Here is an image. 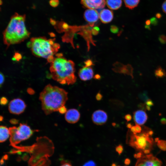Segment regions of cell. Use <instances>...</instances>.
Instances as JSON below:
<instances>
[{"label":"cell","instance_id":"obj_1","mask_svg":"<svg viewBox=\"0 0 166 166\" xmlns=\"http://www.w3.org/2000/svg\"><path fill=\"white\" fill-rule=\"evenodd\" d=\"M68 99V93L65 89L50 84L45 87L39 97L42 109L46 115L58 111Z\"/></svg>","mask_w":166,"mask_h":166},{"label":"cell","instance_id":"obj_2","mask_svg":"<svg viewBox=\"0 0 166 166\" xmlns=\"http://www.w3.org/2000/svg\"><path fill=\"white\" fill-rule=\"evenodd\" d=\"M50 68L52 78L61 84L73 85L76 81L75 64L61 56L54 58Z\"/></svg>","mask_w":166,"mask_h":166},{"label":"cell","instance_id":"obj_3","mask_svg":"<svg viewBox=\"0 0 166 166\" xmlns=\"http://www.w3.org/2000/svg\"><path fill=\"white\" fill-rule=\"evenodd\" d=\"M25 21L24 15L15 13L11 17L3 33L4 42L7 47L11 45L20 43L29 37L30 33L26 28Z\"/></svg>","mask_w":166,"mask_h":166},{"label":"cell","instance_id":"obj_4","mask_svg":"<svg viewBox=\"0 0 166 166\" xmlns=\"http://www.w3.org/2000/svg\"><path fill=\"white\" fill-rule=\"evenodd\" d=\"M27 46L34 55L46 58L50 62L53 60V56L60 47V45L54 43L53 40L43 37L32 38Z\"/></svg>","mask_w":166,"mask_h":166},{"label":"cell","instance_id":"obj_5","mask_svg":"<svg viewBox=\"0 0 166 166\" xmlns=\"http://www.w3.org/2000/svg\"><path fill=\"white\" fill-rule=\"evenodd\" d=\"M150 130H149L148 128L144 127L140 133L136 134L132 133V134L130 136V144L144 153H149L153 143L151 135L149 134Z\"/></svg>","mask_w":166,"mask_h":166},{"label":"cell","instance_id":"obj_6","mask_svg":"<svg viewBox=\"0 0 166 166\" xmlns=\"http://www.w3.org/2000/svg\"><path fill=\"white\" fill-rule=\"evenodd\" d=\"M10 133V141L11 145H16L21 142L29 138L35 130H32L27 124L20 123L19 126L9 128Z\"/></svg>","mask_w":166,"mask_h":166},{"label":"cell","instance_id":"obj_7","mask_svg":"<svg viewBox=\"0 0 166 166\" xmlns=\"http://www.w3.org/2000/svg\"><path fill=\"white\" fill-rule=\"evenodd\" d=\"M161 161L151 154L140 156L137 160L135 166H162Z\"/></svg>","mask_w":166,"mask_h":166},{"label":"cell","instance_id":"obj_8","mask_svg":"<svg viewBox=\"0 0 166 166\" xmlns=\"http://www.w3.org/2000/svg\"><path fill=\"white\" fill-rule=\"evenodd\" d=\"M26 107L24 101L19 98L14 99L9 103L8 109L9 112L13 114L19 115L23 113Z\"/></svg>","mask_w":166,"mask_h":166},{"label":"cell","instance_id":"obj_9","mask_svg":"<svg viewBox=\"0 0 166 166\" xmlns=\"http://www.w3.org/2000/svg\"><path fill=\"white\" fill-rule=\"evenodd\" d=\"M93 27H91L89 24L80 26L81 30L80 34L85 38L87 43L88 50H89L90 43L93 45H95L94 42L93 40L92 37V29Z\"/></svg>","mask_w":166,"mask_h":166},{"label":"cell","instance_id":"obj_10","mask_svg":"<svg viewBox=\"0 0 166 166\" xmlns=\"http://www.w3.org/2000/svg\"><path fill=\"white\" fill-rule=\"evenodd\" d=\"M99 16L97 11L93 9L86 10L84 14V17L85 20L92 27L94 26L95 23L98 20Z\"/></svg>","mask_w":166,"mask_h":166},{"label":"cell","instance_id":"obj_11","mask_svg":"<svg viewBox=\"0 0 166 166\" xmlns=\"http://www.w3.org/2000/svg\"><path fill=\"white\" fill-rule=\"evenodd\" d=\"M93 123L97 125H102L106 123L108 119L107 113L104 111L98 110L94 112L92 117Z\"/></svg>","mask_w":166,"mask_h":166},{"label":"cell","instance_id":"obj_12","mask_svg":"<svg viewBox=\"0 0 166 166\" xmlns=\"http://www.w3.org/2000/svg\"><path fill=\"white\" fill-rule=\"evenodd\" d=\"M81 3L85 7L89 9H101L105 6V0H81Z\"/></svg>","mask_w":166,"mask_h":166},{"label":"cell","instance_id":"obj_13","mask_svg":"<svg viewBox=\"0 0 166 166\" xmlns=\"http://www.w3.org/2000/svg\"><path fill=\"white\" fill-rule=\"evenodd\" d=\"M80 114L78 111L75 109H70L67 111L65 114V119L68 123L74 124L79 120Z\"/></svg>","mask_w":166,"mask_h":166},{"label":"cell","instance_id":"obj_14","mask_svg":"<svg viewBox=\"0 0 166 166\" xmlns=\"http://www.w3.org/2000/svg\"><path fill=\"white\" fill-rule=\"evenodd\" d=\"M113 69L115 72L129 75L133 77V68L130 65H125L117 63L114 64Z\"/></svg>","mask_w":166,"mask_h":166},{"label":"cell","instance_id":"obj_15","mask_svg":"<svg viewBox=\"0 0 166 166\" xmlns=\"http://www.w3.org/2000/svg\"><path fill=\"white\" fill-rule=\"evenodd\" d=\"M93 70L91 67L85 66L79 70L78 74L81 80L86 81L93 78Z\"/></svg>","mask_w":166,"mask_h":166},{"label":"cell","instance_id":"obj_16","mask_svg":"<svg viewBox=\"0 0 166 166\" xmlns=\"http://www.w3.org/2000/svg\"><path fill=\"white\" fill-rule=\"evenodd\" d=\"M133 118L136 124L140 125L144 124L146 121L147 116L144 111L137 110L134 112Z\"/></svg>","mask_w":166,"mask_h":166},{"label":"cell","instance_id":"obj_17","mask_svg":"<svg viewBox=\"0 0 166 166\" xmlns=\"http://www.w3.org/2000/svg\"><path fill=\"white\" fill-rule=\"evenodd\" d=\"M100 19L103 23H107L111 22L113 18L112 11L107 9L102 10L99 14Z\"/></svg>","mask_w":166,"mask_h":166},{"label":"cell","instance_id":"obj_18","mask_svg":"<svg viewBox=\"0 0 166 166\" xmlns=\"http://www.w3.org/2000/svg\"><path fill=\"white\" fill-rule=\"evenodd\" d=\"M9 129L4 126H0V142L6 141L9 137Z\"/></svg>","mask_w":166,"mask_h":166},{"label":"cell","instance_id":"obj_19","mask_svg":"<svg viewBox=\"0 0 166 166\" xmlns=\"http://www.w3.org/2000/svg\"><path fill=\"white\" fill-rule=\"evenodd\" d=\"M106 3L108 7L113 10H117L121 6L122 0H106Z\"/></svg>","mask_w":166,"mask_h":166},{"label":"cell","instance_id":"obj_20","mask_svg":"<svg viewBox=\"0 0 166 166\" xmlns=\"http://www.w3.org/2000/svg\"><path fill=\"white\" fill-rule=\"evenodd\" d=\"M140 0H124L125 6L130 9H133L139 4Z\"/></svg>","mask_w":166,"mask_h":166},{"label":"cell","instance_id":"obj_21","mask_svg":"<svg viewBox=\"0 0 166 166\" xmlns=\"http://www.w3.org/2000/svg\"><path fill=\"white\" fill-rule=\"evenodd\" d=\"M155 75L157 78H162L166 76V73L164 69L159 66L155 71Z\"/></svg>","mask_w":166,"mask_h":166},{"label":"cell","instance_id":"obj_22","mask_svg":"<svg viewBox=\"0 0 166 166\" xmlns=\"http://www.w3.org/2000/svg\"><path fill=\"white\" fill-rule=\"evenodd\" d=\"M158 40L161 43L165 44L166 43V36L162 34L160 35L158 38Z\"/></svg>","mask_w":166,"mask_h":166},{"label":"cell","instance_id":"obj_23","mask_svg":"<svg viewBox=\"0 0 166 166\" xmlns=\"http://www.w3.org/2000/svg\"><path fill=\"white\" fill-rule=\"evenodd\" d=\"M22 58L21 54L18 53H15L12 59L14 61H19Z\"/></svg>","mask_w":166,"mask_h":166},{"label":"cell","instance_id":"obj_24","mask_svg":"<svg viewBox=\"0 0 166 166\" xmlns=\"http://www.w3.org/2000/svg\"><path fill=\"white\" fill-rule=\"evenodd\" d=\"M8 102V100L6 97H2L0 99V104L2 105H6Z\"/></svg>","mask_w":166,"mask_h":166},{"label":"cell","instance_id":"obj_25","mask_svg":"<svg viewBox=\"0 0 166 166\" xmlns=\"http://www.w3.org/2000/svg\"><path fill=\"white\" fill-rule=\"evenodd\" d=\"M99 28L97 26L93 27L92 29V33L93 35H97L99 31Z\"/></svg>","mask_w":166,"mask_h":166},{"label":"cell","instance_id":"obj_26","mask_svg":"<svg viewBox=\"0 0 166 166\" xmlns=\"http://www.w3.org/2000/svg\"><path fill=\"white\" fill-rule=\"evenodd\" d=\"M140 97L141 99L145 102L149 99L148 97L146 92H144L140 95Z\"/></svg>","mask_w":166,"mask_h":166},{"label":"cell","instance_id":"obj_27","mask_svg":"<svg viewBox=\"0 0 166 166\" xmlns=\"http://www.w3.org/2000/svg\"><path fill=\"white\" fill-rule=\"evenodd\" d=\"M151 23L154 26H156L157 25L158 23V20L156 18L153 17L150 19Z\"/></svg>","mask_w":166,"mask_h":166},{"label":"cell","instance_id":"obj_28","mask_svg":"<svg viewBox=\"0 0 166 166\" xmlns=\"http://www.w3.org/2000/svg\"><path fill=\"white\" fill-rule=\"evenodd\" d=\"M110 30L111 32L113 33H117L119 31L118 27L114 25L111 26Z\"/></svg>","mask_w":166,"mask_h":166},{"label":"cell","instance_id":"obj_29","mask_svg":"<svg viewBox=\"0 0 166 166\" xmlns=\"http://www.w3.org/2000/svg\"><path fill=\"white\" fill-rule=\"evenodd\" d=\"M49 3L51 6L55 7L58 5L59 1L58 0H50Z\"/></svg>","mask_w":166,"mask_h":166},{"label":"cell","instance_id":"obj_30","mask_svg":"<svg viewBox=\"0 0 166 166\" xmlns=\"http://www.w3.org/2000/svg\"><path fill=\"white\" fill-rule=\"evenodd\" d=\"M123 150V146L121 145H119L116 148V150L119 154H121Z\"/></svg>","mask_w":166,"mask_h":166},{"label":"cell","instance_id":"obj_31","mask_svg":"<svg viewBox=\"0 0 166 166\" xmlns=\"http://www.w3.org/2000/svg\"><path fill=\"white\" fill-rule=\"evenodd\" d=\"M83 166H96V165L93 161L90 160L86 162Z\"/></svg>","mask_w":166,"mask_h":166},{"label":"cell","instance_id":"obj_32","mask_svg":"<svg viewBox=\"0 0 166 166\" xmlns=\"http://www.w3.org/2000/svg\"><path fill=\"white\" fill-rule=\"evenodd\" d=\"M135 131L137 133H140L142 131V128L140 126V125L137 124H136L135 126H134Z\"/></svg>","mask_w":166,"mask_h":166},{"label":"cell","instance_id":"obj_33","mask_svg":"<svg viewBox=\"0 0 166 166\" xmlns=\"http://www.w3.org/2000/svg\"><path fill=\"white\" fill-rule=\"evenodd\" d=\"M5 81V77L3 74L0 72V86L1 87Z\"/></svg>","mask_w":166,"mask_h":166},{"label":"cell","instance_id":"obj_34","mask_svg":"<svg viewBox=\"0 0 166 166\" xmlns=\"http://www.w3.org/2000/svg\"><path fill=\"white\" fill-rule=\"evenodd\" d=\"M85 66L90 67L93 65L92 61L90 59H88L85 62Z\"/></svg>","mask_w":166,"mask_h":166},{"label":"cell","instance_id":"obj_35","mask_svg":"<svg viewBox=\"0 0 166 166\" xmlns=\"http://www.w3.org/2000/svg\"><path fill=\"white\" fill-rule=\"evenodd\" d=\"M146 105L149 107H151L153 105L154 103L150 99H148L145 102Z\"/></svg>","mask_w":166,"mask_h":166},{"label":"cell","instance_id":"obj_36","mask_svg":"<svg viewBox=\"0 0 166 166\" xmlns=\"http://www.w3.org/2000/svg\"><path fill=\"white\" fill-rule=\"evenodd\" d=\"M66 108L64 106L61 108L59 110L58 112L61 114H64L67 111Z\"/></svg>","mask_w":166,"mask_h":166},{"label":"cell","instance_id":"obj_37","mask_svg":"<svg viewBox=\"0 0 166 166\" xmlns=\"http://www.w3.org/2000/svg\"><path fill=\"white\" fill-rule=\"evenodd\" d=\"M12 124H15L18 123V120L15 119H12L9 121Z\"/></svg>","mask_w":166,"mask_h":166},{"label":"cell","instance_id":"obj_38","mask_svg":"<svg viewBox=\"0 0 166 166\" xmlns=\"http://www.w3.org/2000/svg\"><path fill=\"white\" fill-rule=\"evenodd\" d=\"M162 8L163 11L166 14V0L163 3Z\"/></svg>","mask_w":166,"mask_h":166},{"label":"cell","instance_id":"obj_39","mask_svg":"<svg viewBox=\"0 0 166 166\" xmlns=\"http://www.w3.org/2000/svg\"><path fill=\"white\" fill-rule=\"evenodd\" d=\"M124 118L127 121H129L132 119V116L130 114H127L125 116Z\"/></svg>","mask_w":166,"mask_h":166},{"label":"cell","instance_id":"obj_40","mask_svg":"<svg viewBox=\"0 0 166 166\" xmlns=\"http://www.w3.org/2000/svg\"><path fill=\"white\" fill-rule=\"evenodd\" d=\"M102 98V94L99 92H98L96 96V99L98 101L101 100Z\"/></svg>","mask_w":166,"mask_h":166},{"label":"cell","instance_id":"obj_41","mask_svg":"<svg viewBox=\"0 0 166 166\" xmlns=\"http://www.w3.org/2000/svg\"><path fill=\"white\" fill-rule=\"evenodd\" d=\"M160 122L161 124H166V119L164 118H163L160 119Z\"/></svg>","mask_w":166,"mask_h":166},{"label":"cell","instance_id":"obj_42","mask_svg":"<svg viewBox=\"0 0 166 166\" xmlns=\"http://www.w3.org/2000/svg\"><path fill=\"white\" fill-rule=\"evenodd\" d=\"M156 18L160 19L162 17V15L160 13H158L156 14Z\"/></svg>","mask_w":166,"mask_h":166},{"label":"cell","instance_id":"obj_43","mask_svg":"<svg viewBox=\"0 0 166 166\" xmlns=\"http://www.w3.org/2000/svg\"><path fill=\"white\" fill-rule=\"evenodd\" d=\"M151 22L150 20L148 19L145 21V25L151 26Z\"/></svg>","mask_w":166,"mask_h":166},{"label":"cell","instance_id":"obj_44","mask_svg":"<svg viewBox=\"0 0 166 166\" xmlns=\"http://www.w3.org/2000/svg\"><path fill=\"white\" fill-rule=\"evenodd\" d=\"M60 166H72L71 164L69 163H66L63 164Z\"/></svg>","mask_w":166,"mask_h":166},{"label":"cell","instance_id":"obj_45","mask_svg":"<svg viewBox=\"0 0 166 166\" xmlns=\"http://www.w3.org/2000/svg\"><path fill=\"white\" fill-rule=\"evenodd\" d=\"M130 160L128 159H126L125 160V163L126 164H128L130 163Z\"/></svg>","mask_w":166,"mask_h":166},{"label":"cell","instance_id":"obj_46","mask_svg":"<svg viewBox=\"0 0 166 166\" xmlns=\"http://www.w3.org/2000/svg\"><path fill=\"white\" fill-rule=\"evenodd\" d=\"M94 78L97 79H99L101 77L99 75H96L94 77Z\"/></svg>","mask_w":166,"mask_h":166},{"label":"cell","instance_id":"obj_47","mask_svg":"<svg viewBox=\"0 0 166 166\" xmlns=\"http://www.w3.org/2000/svg\"><path fill=\"white\" fill-rule=\"evenodd\" d=\"M145 28L146 29L150 30H151V26H146L145 25Z\"/></svg>","mask_w":166,"mask_h":166},{"label":"cell","instance_id":"obj_48","mask_svg":"<svg viewBox=\"0 0 166 166\" xmlns=\"http://www.w3.org/2000/svg\"><path fill=\"white\" fill-rule=\"evenodd\" d=\"M132 126L131 123H128L127 125V127L129 128H130Z\"/></svg>","mask_w":166,"mask_h":166},{"label":"cell","instance_id":"obj_49","mask_svg":"<svg viewBox=\"0 0 166 166\" xmlns=\"http://www.w3.org/2000/svg\"><path fill=\"white\" fill-rule=\"evenodd\" d=\"M146 109L148 111H150L151 110V108L150 107L148 106H147V105H146Z\"/></svg>","mask_w":166,"mask_h":166},{"label":"cell","instance_id":"obj_50","mask_svg":"<svg viewBox=\"0 0 166 166\" xmlns=\"http://www.w3.org/2000/svg\"><path fill=\"white\" fill-rule=\"evenodd\" d=\"M3 117L1 115H0V122L2 121L3 120Z\"/></svg>","mask_w":166,"mask_h":166},{"label":"cell","instance_id":"obj_51","mask_svg":"<svg viewBox=\"0 0 166 166\" xmlns=\"http://www.w3.org/2000/svg\"><path fill=\"white\" fill-rule=\"evenodd\" d=\"M2 4V2L1 0H0V6ZM1 9V8L0 7V10Z\"/></svg>","mask_w":166,"mask_h":166},{"label":"cell","instance_id":"obj_52","mask_svg":"<svg viewBox=\"0 0 166 166\" xmlns=\"http://www.w3.org/2000/svg\"><path fill=\"white\" fill-rule=\"evenodd\" d=\"M1 87L0 86V88H1Z\"/></svg>","mask_w":166,"mask_h":166}]
</instances>
